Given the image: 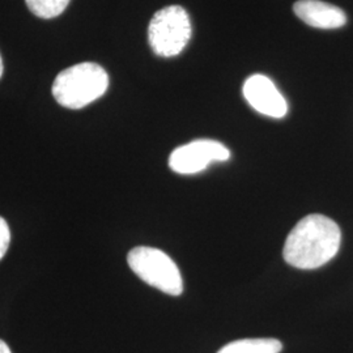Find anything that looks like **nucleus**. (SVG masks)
<instances>
[{"label":"nucleus","instance_id":"nucleus-1","mask_svg":"<svg viewBox=\"0 0 353 353\" xmlns=\"http://www.w3.org/2000/svg\"><path fill=\"white\" fill-rule=\"evenodd\" d=\"M339 225L323 214H309L292 229L284 245L285 262L299 270H316L341 249Z\"/></svg>","mask_w":353,"mask_h":353},{"label":"nucleus","instance_id":"nucleus-2","mask_svg":"<svg viewBox=\"0 0 353 353\" xmlns=\"http://www.w3.org/2000/svg\"><path fill=\"white\" fill-rule=\"evenodd\" d=\"M109 76L96 63L76 64L55 77L52 94L57 102L67 109H83L105 94Z\"/></svg>","mask_w":353,"mask_h":353},{"label":"nucleus","instance_id":"nucleus-3","mask_svg":"<svg viewBox=\"0 0 353 353\" xmlns=\"http://www.w3.org/2000/svg\"><path fill=\"white\" fill-rule=\"evenodd\" d=\"M127 262L134 274L144 283L170 296L183 292V280L174 261L159 249L139 246L127 255Z\"/></svg>","mask_w":353,"mask_h":353},{"label":"nucleus","instance_id":"nucleus-4","mask_svg":"<svg viewBox=\"0 0 353 353\" xmlns=\"http://www.w3.org/2000/svg\"><path fill=\"white\" fill-rule=\"evenodd\" d=\"M191 38V21L179 6H169L154 13L148 26L152 50L163 58L181 54Z\"/></svg>","mask_w":353,"mask_h":353},{"label":"nucleus","instance_id":"nucleus-5","mask_svg":"<svg viewBox=\"0 0 353 353\" xmlns=\"http://www.w3.org/2000/svg\"><path fill=\"white\" fill-rule=\"evenodd\" d=\"M230 159V151L216 140H194L178 147L169 157V166L178 174L189 176L205 170L214 163H225Z\"/></svg>","mask_w":353,"mask_h":353},{"label":"nucleus","instance_id":"nucleus-6","mask_svg":"<svg viewBox=\"0 0 353 353\" xmlns=\"http://www.w3.org/2000/svg\"><path fill=\"white\" fill-rule=\"evenodd\" d=\"M242 92L252 109L262 115L280 119L288 113L287 100L267 76H250L245 81Z\"/></svg>","mask_w":353,"mask_h":353},{"label":"nucleus","instance_id":"nucleus-7","mask_svg":"<svg viewBox=\"0 0 353 353\" xmlns=\"http://www.w3.org/2000/svg\"><path fill=\"white\" fill-rule=\"evenodd\" d=\"M293 11L305 24L316 29H338L347 24V14L341 8L321 0H299Z\"/></svg>","mask_w":353,"mask_h":353},{"label":"nucleus","instance_id":"nucleus-8","mask_svg":"<svg viewBox=\"0 0 353 353\" xmlns=\"http://www.w3.org/2000/svg\"><path fill=\"white\" fill-rule=\"evenodd\" d=\"M281 350L278 339H242L229 343L217 353H280Z\"/></svg>","mask_w":353,"mask_h":353},{"label":"nucleus","instance_id":"nucleus-9","mask_svg":"<svg viewBox=\"0 0 353 353\" xmlns=\"http://www.w3.org/2000/svg\"><path fill=\"white\" fill-rule=\"evenodd\" d=\"M71 0H26L30 12L41 19H54L64 12Z\"/></svg>","mask_w":353,"mask_h":353},{"label":"nucleus","instance_id":"nucleus-10","mask_svg":"<svg viewBox=\"0 0 353 353\" xmlns=\"http://www.w3.org/2000/svg\"><path fill=\"white\" fill-rule=\"evenodd\" d=\"M11 242V232L7 221L0 216V261L6 255Z\"/></svg>","mask_w":353,"mask_h":353},{"label":"nucleus","instance_id":"nucleus-11","mask_svg":"<svg viewBox=\"0 0 353 353\" xmlns=\"http://www.w3.org/2000/svg\"><path fill=\"white\" fill-rule=\"evenodd\" d=\"M0 353H12L10 347H8V344L4 341H1V339H0Z\"/></svg>","mask_w":353,"mask_h":353},{"label":"nucleus","instance_id":"nucleus-12","mask_svg":"<svg viewBox=\"0 0 353 353\" xmlns=\"http://www.w3.org/2000/svg\"><path fill=\"white\" fill-rule=\"evenodd\" d=\"M3 75V61H1V55H0V77Z\"/></svg>","mask_w":353,"mask_h":353}]
</instances>
